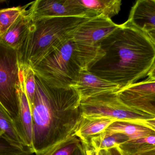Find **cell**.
Listing matches in <instances>:
<instances>
[{"instance_id":"3957f363","label":"cell","mask_w":155,"mask_h":155,"mask_svg":"<svg viewBox=\"0 0 155 155\" xmlns=\"http://www.w3.org/2000/svg\"><path fill=\"white\" fill-rule=\"evenodd\" d=\"M90 19L58 17L32 20L29 31L17 50L20 70L33 68L72 39L75 30Z\"/></svg>"},{"instance_id":"ac0fdd59","label":"cell","mask_w":155,"mask_h":155,"mask_svg":"<svg viewBox=\"0 0 155 155\" xmlns=\"http://www.w3.org/2000/svg\"><path fill=\"white\" fill-rule=\"evenodd\" d=\"M128 140L127 136L122 134H106L103 133L92 137L88 145L97 151L109 150L118 147Z\"/></svg>"},{"instance_id":"30bf717a","label":"cell","mask_w":155,"mask_h":155,"mask_svg":"<svg viewBox=\"0 0 155 155\" xmlns=\"http://www.w3.org/2000/svg\"><path fill=\"white\" fill-rule=\"evenodd\" d=\"M82 100L103 94L117 93L121 87L92 73L88 69L81 68L77 83L72 87Z\"/></svg>"},{"instance_id":"83f0119b","label":"cell","mask_w":155,"mask_h":155,"mask_svg":"<svg viewBox=\"0 0 155 155\" xmlns=\"http://www.w3.org/2000/svg\"><path fill=\"white\" fill-rule=\"evenodd\" d=\"M146 33L155 46V29L150 30L147 32Z\"/></svg>"},{"instance_id":"4dcf8cb0","label":"cell","mask_w":155,"mask_h":155,"mask_svg":"<svg viewBox=\"0 0 155 155\" xmlns=\"http://www.w3.org/2000/svg\"><path fill=\"white\" fill-rule=\"evenodd\" d=\"M3 132L2 130L0 128V136H2L3 135Z\"/></svg>"},{"instance_id":"d6986e66","label":"cell","mask_w":155,"mask_h":155,"mask_svg":"<svg viewBox=\"0 0 155 155\" xmlns=\"http://www.w3.org/2000/svg\"><path fill=\"white\" fill-rule=\"evenodd\" d=\"M30 5L16 6L0 10V36L3 35L17 18Z\"/></svg>"},{"instance_id":"7a4b0ae2","label":"cell","mask_w":155,"mask_h":155,"mask_svg":"<svg viewBox=\"0 0 155 155\" xmlns=\"http://www.w3.org/2000/svg\"><path fill=\"white\" fill-rule=\"evenodd\" d=\"M35 76L36 90L31 108L32 149L38 155L75 136L82 113L81 98L74 88L52 87Z\"/></svg>"},{"instance_id":"f546056e","label":"cell","mask_w":155,"mask_h":155,"mask_svg":"<svg viewBox=\"0 0 155 155\" xmlns=\"http://www.w3.org/2000/svg\"><path fill=\"white\" fill-rule=\"evenodd\" d=\"M146 122L149 125L151 126L155 129V118L146 120Z\"/></svg>"},{"instance_id":"9c48e42d","label":"cell","mask_w":155,"mask_h":155,"mask_svg":"<svg viewBox=\"0 0 155 155\" xmlns=\"http://www.w3.org/2000/svg\"><path fill=\"white\" fill-rule=\"evenodd\" d=\"M126 105L155 117V82L146 80L117 92Z\"/></svg>"},{"instance_id":"9a60e30c","label":"cell","mask_w":155,"mask_h":155,"mask_svg":"<svg viewBox=\"0 0 155 155\" xmlns=\"http://www.w3.org/2000/svg\"><path fill=\"white\" fill-rule=\"evenodd\" d=\"M115 121L110 118L82 116L74 135L83 143L88 145L92 137L104 133Z\"/></svg>"},{"instance_id":"52a82bcc","label":"cell","mask_w":155,"mask_h":155,"mask_svg":"<svg viewBox=\"0 0 155 155\" xmlns=\"http://www.w3.org/2000/svg\"><path fill=\"white\" fill-rule=\"evenodd\" d=\"M82 116L116 121L144 122L155 117L126 105L117 93L103 94L82 100Z\"/></svg>"},{"instance_id":"7c38bea8","label":"cell","mask_w":155,"mask_h":155,"mask_svg":"<svg viewBox=\"0 0 155 155\" xmlns=\"http://www.w3.org/2000/svg\"><path fill=\"white\" fill-rule=\"evenodd\" d=\"M128 22L147 32L155 29V0H139L132 7Z\"/></svg>"},{"instance_id":"44dd1931","label":"cell","mask_w":155,"mask_h":155,"mask_svg":"<svg viewBox=\"0 0 155 155\" xmlns=\"http://www.w3.org/2000/svg\"><path fill=\"white\" fill-rule=\"evenodd\" d=\"M155 145V135H151L135 140H128L118 147L127 154L133 153L143 148Z\"/></svg>"},{"instance_id":"4316f807","label":"cell","mask_w":155,"mask_h":155,"mask_svg":"<svg viewBox=\"0 0 155 155\" xmlns=\"http://www.w3.org/2000/svg\"><path fill=\"white\" fill-rule=\"evenodd\" d=\"M109 150L111 155H127L123 152L118 147L109 149Z\"/></svg>"},{"instance_id":"d4e9b609","label":"cell","mask_w":155,"mask_h":155,"mask_svg":"<svg viewBox=\"0 0 155 155\" xmlns=\"http://www.w3.org/2000/svg\"><path fill=\"white\" fill-rule=\"evenodd\" d=\"M72 155H87L86 148L84 144L81 142L74 150Z\"/></svg>"},{"instance_id":"7402d4cb","label":"cell","mask_w":155,"mask_h":155,"mask_svg":"<svg viewBox=\"0 0 155 155\" xmlns=\"http://www.w3.org/2000/svg\"><path fill=\"white\" fill-rule=\"evenodd\" d=\"M31 148L19 147L2 136H0V155H33Z\"/></svg>"},{"instance_id":"6da1fadb","label":"cell","mask_w":155,"mask_h":155,"mask_svg":"<svg viewBox=\"0 0 155 155\" xmlns=\"http://www.w3.org/2000/svg\"><path fill=\"white\" fill-rule=\"evenodd\" d=\"M105 53L88 68L122 88L145 77L155 62V46L146 32L127 21L101 42Z\"/></svg>"},{"instance_id":"cb8c5ba5","label":"cell","mask_w":155,"mask_h":155,"mask_svg":"<svg viewBox=\"0 0 155 155\" xmlns=\"http://www.w3.org/2000/svg\"><path fill=\"white\" fill-rule=\"evenodd\" d=\"M126 154L127 155H155V145L147 147L133 153Z\"/></svg>"},{"instance_id":"8fae6325","label":"cell","mask_w":155,"mask_h":155,"mask_svg":"<svg viewBox=\"0 0 155 155\" xmlns=\"http://www.w3.org/2000/svg\"><path fill=\"white\" fill-rule=\"evenodd\" d=\"M18 93L20 109L18 122L15 124V127L25 146L32 149L33 134L32 115L31 106L25 94L23 74L22 71L21 72L20 83L18 86Z\"/></svg>"},{"instance_id":"ffe728a7","label":"cell","mask_w":155,"mask_h":155,"mask_svg":"<svg viewBox=\"0 0 155 155\" xmlns=\"http://www.w3.org/2000/svg\"><path fill=\"white\" fill-rule=\"evenodd\" d=\"M81 143L78 137L74 136L56 144L38 155H72Z\"/></svg>"},{"instance_id":"8992f818","label":"cell","mask_w":155,"mask_h":155,"mask_svg":"<svg viewBox=\"0 0 155 155\" xmlns=\"http://www.w3.org/2000/svg\"><path fill=\"white\" fill-rule=\"evenodd\" d=\"M21 72L17 50L0 41V103L10 115L15 126L19 117Z\"/></svg>"},{"instance_id":"277c9868","label":"cell","mask_w":155,"mask_h":155,"mask_svg":"<svg viewBox=\"0 0 155 155\" xmlns=\"http://www.w3.org/2000/svg\"><path fill=\"white\" fill-rule=\"evenodd\" d=\"M72 39L32 68L35 75L50 86L68 89L77 83L81 68L75 54Z\"/></svg>"},{"instance_id":"4fadbf2b","label":"cell","mask_w":155,"mask_h":155,"mask_svg":"<svg viewBox=\"0 0 155 155\" xmlns=\"http://www.w3.org/2000/svg\"><path fill=\"white\" fill-rule=\"evenodd\" d=\"M106 134H122L135 140L151 135H155V129L146 122L116 121L111 124L104 132Z\"/></svg>"},{"instance_id":"603a6c76","label":"cell","mask_w":155,"mask_h":155,"mask_svg":"<svg viewBox=\"0 0 155 155\" xmlns=\"http://www.w3.org/2000/svg\"><path fill=\"white\" fill-rule=\"evenodd\" d=\"M25 90L30 106L32 104L36 90L35 74L31 67L25 68L23 71Z\"/></svg>"},{"instance_id":"e0dca14e","label":"cell","mask_w":155,"mask_h":155,"mask_svg":"<svg viewBox=\"0 0 155 155\" xmlns=\"http://www.w3.org/2000/svg\"><path fill=\"white\" fill-rule=\"evenodd\" d=\"M0 128L4 133L2 136L15 145L22 148H30L26 147L25 144L23 141L18 134L13 121L12 120L10 115L1 103Z\"/></svg>"},{"instance_id":"484cf974","label":"cell","mask_w":155,"mask_h":155,"mask_svg":"<svg viewBox=\"0 0 155 155\" xmlns=\"http://www.w3.org/2000/svg\"><path fill=\"white\" fill-rule=\"evenodd\" d=\"M147 76H148V79L147 80L155 82V62L153 65L148 72Z\"/></svg>"},{"instance_id":"5b68a950","label":"cell","mask_w":155,"mask_h":155,"mask_svg":"<svg viewBox=\"0 0 155 155\" xmlns=\"http://www.w3.org/2000/svg\"><path fill=\"white\" fill-rule=\"evenodd\" d=\"M118 26L110 18L100 15L87 20L75 30L72 40L81 68L88 69L104 56L101 42Z\"/></svg>"},{"instance_id":"f1b7e54d","label":"cell","mask_w":155,"mask_h":155,"mask_svg":"<svg viewBox=\"0 0 155 155\" xmlns=\"http://www.w3.org/2000/svg\"><path fill=\"white\" fill-rule=\"evenodd\" d=\"M97 155H111L109 150H101L98 151Z\"/></svg>"},{"instance_id":"2e32d148","label":"cell","mask_w":155,"mask_h":155,"mask_svg":"<svg viewBox=\"0 0 155 155\" xmlns=\"http://www.w3.org/2000/svg\"><path fill=\"white\" fill-rule=\"evenodd\" d=\"M78 2L96 16L103 15L111 19L121 9L120 0H78Z\"/></svg>"},{"instance_id":"ba28073f","label":"cell","mask_w":155,"mask_h":155,"mask_svg":"<svg viewBox=\"0 0 155 155\" xmlns=\"http://www.w3.org/2000/svg\"><path fill=\"white\" fill-rule=\"evenodd\" d=\"M29 13L32 20L58 17H96L78 2V0H37L30 3Z\"/></svg>"},{"instance_id":"5bb4252c","label":"cell","mask_w":155,"mask_h":155,"mask_svg":"<svg viewBox=\"0 0 155 155\" xmlns=\"http://www.w3.org/2000/svg\"><path fill=\"white\" fill-rule=\"evenodd\" d=\"M32 22L29 10L26 9L8 30L0 36V41L17 50L29 31Z\"/></svg>"}]
</instances>
